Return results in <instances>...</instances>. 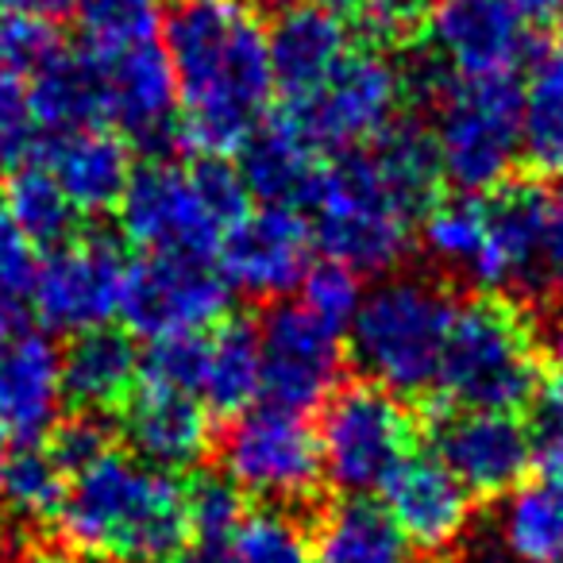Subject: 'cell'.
<instances>
[{
  "instance_id": "d4e9b609",
  "label": "cell",
  "mask_w": 563,
  "mask_h": 563,
  "mask_svg": "<svg viewBox=\"0 0 563 563\" xmlns=\"http://www.w3.org/2000/svg\"><path fill=\"white\" fill-rule=\"evenodd\" d=\"M240 170L247 197H255L263 209H290L301 212L313 205L321 186V151H313L286 120L263 124L240 151Z\"/></svg>"
},
{
  "instance_id": "f907efd6",
  "label": "cell",
  "mask_w": 563,
  "mask_h": 563,
  "mask_svg": "<svg viewBox=\"0 0 563 563\" xmlns=\"http://www.w3.org/2000/svg\"><path fill=\"white\" fill-rule=\"evenodd\" d=\"M548 355L555 360V367L563 371V313L552 321V329H548Z\"/></svg>"
},
{
  "instance_id": "44dd1931",
  "label": "cell",
  "mask_w": 563,
  "mask_h": 563,
  "mask_svg": "<svg viewBox=\"0 0 563 563\" xmlns=\"http://www.w3.org/2000/svg\"><path fill=\"white\" fill-rule=\"evenodd\" d=\"M355 24L329 0H286L266 24L274 93L294 104L309 97L355 51Z\"/></svg>"
},
{
  "instance_id": "11a10c76",
  "label": "cell",
  "mask_w": 563,
  "mask_h": 563,
  "mask_svg": "<svg viewBox=\"0 0 563 563\" xmlns=\"http://www.w3.org/2000/svg\"><path fill=\"white\" fill-rule=\"evenodd\" d=\"M555 201H560V205H563V181H560V194H555Z\"/></svg>"
},
{
  "instance_id": "8992f818",
  "label": "cell",
  "mask_w": 563,
  "mask_h": 563,
  "mask_svg": "<svg viewBox=\"0 0 563 563\" xmlns=\"http://www.w3.org/2000/svg\"><path fill=\"white\" fill-rule=\"evenodd\" d=\"M437 386L452 409L521 413L544 386L532 321L506 298H471L455 309Z\"/></svg>"
},
{
  "instance_id": "3957f363",
  "label": "cell",
  "mask_w": 563,
  "mask_h": 563,
  "mask_svg": "<svg viewBox=\"0 0 563 563\" xmlns=\"http://www.w3.org/2000/svg\"><path fill=\"white\" fill-rule=\"evenodd\" d=\"M247 201V186L228 158H151L135 166L117 212L124 235L143 255L212 258L251 212Z\"/></svg>"
},
{
  "instance_id": "5bb4252c",
  "label": "cell",
  "mask_w": 563,
  "mask_h": 563,
  "mask_svg": "<svg viewBox=\"0 0 563 563\" xmlns=\"http://www.w3.org/2000/svg\"><path fill=\"white\" fill-rule=\"evenodd\" d=\"M63 352L16 306H0V440L43 444L63 413Z\"/></svg>"
},
{
  "instance_id": "d6986e66",
  "label": "cell",
  "mask_w": 563,
  "mask_h": 563,
  "mask_svg": "<svg viewBox=\"0 0 563 563\" xmlns=\"http://www.w3.org/2000/svg\"><path fill=\"white\" fill-rule=\"evenodd\" d=\"M378 506L417 552H455L467 540L475 498L437 455H409L378 490Z\"/></svg>"
},
{
  "instance_id": "8d00e7d4",
  "label": "cell",
  "mask_w": 563,
  "mask_h": 563,
  "mask_svg": "<svg viewBox=\"0 0 563 563\" xmlns=\"http://www.w3.org/2000/svg\"><path fill=\"white\" fill-rule=\"evenodd\" d=\"M232 563H313L309 555V537L301 525L282 509H263L247 514L243 529L228 544Z\"/></svg>"
},
{
  "instance_id": "f6af8a7d",
  "label": "cell",
  "mask_w": 563,
  "mask_h": 563,
  "mask_svg": "<svg viewBox=\"0 0 563 563\" xmlns=\"http://www.w3.org/2000/svg\"><path fill=\"white\" fill-rule=\"evenodd\" d=\"M452 563H517V560L498 544V537L483 532V537L463 540V544L455 548V560Z\"/></svg>"
},
{
  "instance_id": "d6a6232c",
  "label": "cell",
  "mask_w": 563,
  "mask_h": 563,
  "mask_svg": "<svg viewBox=\"0 0 563 563\" xmlns=\"http://www.w3.org/2000/svg\"><path fill=\"white\" fill-rule=\"evenodd\" d=\"M4 475V506L20 521H55L58 506L66 498L70 475L55 460L47 444H24L12 448V455L0 463Z\"/></svg>"
},
{
  "instance_id": "4dcf8cb0",
  "label": "cell",
  "mask_w": 563,
  "mask_h": 563,
  "mask_svg": "<svg viewBox=\"0 0 563 563\" xmlns=\"http://www.w3.org/2000/svg\"><path fill=\"white\" fill-rule=\"evenodd\" d=\"M486 235H490V205L475 194L437 197L417 224V243L424 255L467 282L486 251Z\"/></svg>"
},
{
  "instance_id": "1f68e13d",
  "label": "cell",
  "mask_w": 563,
  "mask_h": 563,
  "mask_svg": "<svg viewBox=\"0 0 563 563\" xmlns=\"http://www.w3.org/2000/svg\"><path fill=\"white\" fill-rule=\"evenodd\" d=\"M0 209L9 212L12 224L35 243V247H63L74 240V224H78V212L66 201L63 186L55 181V174L43 163H24L20 170L9 174V186H4V205Z\"/></svg>"
},
{
  "instance_id": "681fc988",
  "label": "cell",
  "mask_w": 563,
  "mask_h": 563,
  "mask_svg": "<svg viewBox=\"0 0 563 563\" xmlns=\"http://www.w3.org/2000/svg\"><path fill=\"white\" fill-rule=\"evenodd\" d=\"M74 0H16V9H27V12H40V16H55V12L70 9Z\"/></svg>"
},
{
  "instance_id": "ffe728a7",
  "label": "cell",
  "mask_w": 563,
  "mask_h": 563,
  "mask_svg": "<svg viewBox=\"0 0 563 563\" xmlns=\"http://www.w3.org/2000/svg\"><path fill=\"white\" fill-rule=\"evenodd\" d=\"M486 205H490V235L471 282L490 298L514 294L525 301H540V251L552 217V197L540 194L537 186L506 181L501 189L486 194Z\"/></svg>"
},
{
  "instance_id": "4316f807",
  "label": "cell",
  "mask_w": 563,
  "mask_h": 563,
  "mask_svg": "<svg viewBox=\"0 0 563 563\" xmlns=\"http://www.w3.org/2000/svg\"><path fill=\"white\" fill-rule=\"evenodd\" d=\"M263 394V360L258 336L251 324L224 321L205 332V371H201V406L209 413L240 417L243 409L258 406Z\"/></svg>"
},
{
  "instance_id": "ab89813d",
  "label": "cell",
  "mask_w": 563,
  "mask_h": 563,
  "mask_svg": "<svg viewBox=\"0 0 563 563\" xmlns=\"http://www.w3.org/2000/svg\"><path fill=\"white\" fill-rule=\"evenodd\" d=\"M40 132L43 128L40 117H35L27 81L0 70V174H12L27 163Z\"/></svg>"
},
{
  "instance_id": "8fae6325",
  "label": "cell",
  "mask_w": 563,
  "mask_h": 563,
  "mask_svg": "<svg viewBox=\"0 0 563 563\" xmlns=\"http://www.w3.org/2000/svg\"><path fill=\"white\" fill-rule=\"evenodd\" d=\"M232 290L212 258L143 255L128 263L120 317L143 340L205 336L228 321Z\"/></svg>"
},
{
  "instance_id": "2e32d148",
  "label": "cell",
  "mask_w": 563,
  "mask_h": 563,
  "mask_svg": "<svg viewBox=\"0 0 563 563\" xmlns=\"http://www.w3.org/2000/svg\"><path fill=\"white\" fill-rule=\"evenodd\" d=\"M437 460L460 478L471 498H506L537 467L532 432L521 413L490 409H448L432 424Z\"/></svg>"
},
{
  "instance_id": "ba28073f",
  "label": "cell",
  "mask_w": 563,
  "mask_h": 563,
  "mask_svg": "<svg viewBox=\"0 0 563 563\" xmlns=\"http://www.w3.org/2000/svg\"><path fill=\"white\" fill-rule=\"evenodd\" d=\"M317 444H321V467L336 490L347 498H367L386 486V478L413 455L417 424L406 401L371 386L363 378L340 386L324 401Z\"/></svg>"
},
{
  "instance_id": "7a4b0ae2",
  "label": "cell",
  "mask_w": 563,
  "mask_h": 563,
  "mask_svg": "<svg viewBox=\"0 0 563 563\" xmlns=\"http://www.w3.org/2000/svg\"><path fill=\"white\" fill-rule=\"evenodd\" d=\"M55 525L66 552L86 560L166 563L189 540L186 486L170 471L112 448L70 475Z\"/></svg>"
},
{
  "instance_id": "f546056e",
  "label": "cell",
  "mask_w": 563,
  "mask_h": 563,
  "mask_svg": "<svg viewBox=\"0 0 563 563\" xmlns=\"http://www.w3.org/2000/svg\"><path fill=\"white\" fill-rule=\"evenodd\" d=\"M27 89H32L40 128H47L51 135L104 124L101 78H97V63L89 51L66 47L47 70L27 81Z\"/></svg>"
},
{
  "instance_id": "cb8c5ba5",
  "label": "cell",
  "mask_w": 563,
  "mask_h": 563,
  "mask_svg": "<svg viewBox=\"0 0 563 563\" xmlns=\"http://www.w3.org/2000/svg\"><path fill=\"white\" fill-rule=\"evenodd\" d=\"M140 363L135 340L112 324L70 336L63 352V398L81 417L120 413L140 390Z\"/></svg>"
},
{
  "instance_id": "277c9868",
  "label": "cell",
  "mask_w": 563,
  "mask_h": 563,
  "mask_svg": "<svg viewBox=\"0 0 563 563\" xmlns=\"http://www.w3.org/2000/svg\"><path fill=\"white\" fill-rule=\"evenodd\" d=\"M455 309L460 301L452 290L424 274H386L378 286H371L347 329V352L363 383L383 386L394 398L432 390Z\"/></svg>"
},
{
  "instance_id": "7dc6e473",
  "label": "cell",
  "mask_w": 563,
  "mask_h": 563,
  "mask_svg": "<svg viewBox=\"0 0 563 563\" xmlns=\"http://www.w3.org/2000/svg\"><path fill=\"white\" fill-rule=\"evenodd\" d=\"M166 563H232V560H228V548H201V544H194V548H181V552L170 555Z\"/></svg>"
},
{
  "instance_id": "ac0fdd59",
  "label": "cell",
  "mask_w": 563,
  "mask_h": 563,
  "mask_svg": "<svg viewBox=\"0 0 563 563\" xmlns=\"http://www.w3.org/2000/svg\"><path fill=\"white\" fill-rule=\"evenodd\" d=\"M89 51V47H86ZM101 78L104 120L124 140L166 147L178 135V81L163 43H132L120 51H89Z\"/></svg>"
},
{
  "instance_id": "7c38bea8",
  "label": "cell",
  "mask_w": 563,
  "mask_h": 563,
  "mask_svg": "<svg viewBox=\"0 0 563 563\" xmlns=\"http://www.w3.org/2000/svg\"><path fill=\"white\" fill-rule=\"evenodd\" d=\"M263 360V398L271 406L309 413L340 390L344 332L317 321L301 301H278L255 324Z\"/></svg>"
},
{
  "instance_id": "7bdbcfd3",
  "label": "cell",
  "mask_w": 563,
  "mask_h": 563,
  "mask_svg": "<svg viewBox=\"0 0 563 563\" xmlns=\"http://www.w3.org/2000/svg\"><path fill=\"white\" fill-rule=\"evenodd\" d=\"M51 452H55V460L63 463L66 475H78V471H86L89 463H97L104 452H112V437L109 429H104L97 417H74V421L58 424L55 437H51Z\"/></svg>"
},
{
  "instance_id": "bcb514c9",
  "label": "cell",
  "mask_w": 563,
  "mask_h": 563,
  "mask_svg": "<svg viewBox=\"0 0 563 563\" xmlns=\"http://www.w3.org/2000/svg\"><path fill=\"white\" fill-rule=\"evenodd\" d=\"M514 9L521 12L529 24H548V20H563V0H514Z\"/></svg>"
},
{
  "instance_id": "e575fe53",
  "label": "cell",
  "mask_w": 563,
  "mask_h": 563,
  "mask_svg": "<svg viewBox=\"0 0 563 563\" xmlns=\"http://www.w3.org/2000/svg\"><path fill=\"white\" fill-rule=\"evenodd\" d=\"M66 51L55 20L27 9L0 12V70L32 81Z\"/></svg>"
},
{
  "instance_id": "83f0119b",
  "label": "cell",
  "mask_w": 563,
  "mask_h": 563,
  "mask_svg": "<svg viewBox=\"0 0 563 563\" xmlns=\"http://www.w3.org/2000/svg\"><path fill=\"white\" fill-rule=\"evenodd\" d=\"M494 537L517 563H563V478L540 475L506 494Z\"/></svg>"
},
{
  "instance_id": "4fadbf2b",
  "label": "cell",
  "mask_w": 563,
  "mask_h": 563,
  "mask_svg": "<svg viewBox=\"0 0 563 563\" xmlns=\"http://www.w3.org/2000/svg\"><path fill=\"white\" fill-rule=\"evenodd\" d=\"M128 263L109 235H74L70 243L40 258V274L32 286V309L43 332H81L104 329L120 313Z\"/></svg>"
},
{
  "instance_id": "52a82bcc",
  "label": "cell",
  "mask_w": 563,
  "mask_h": 563,
  "mask_svg": "<svg viewBox=\"0 0 563 563\" xmlns=\"http://www.w3.org/2000/svg\"><path fill=\"white\" fill-rule=\"evenodd\" d=\"M432 143L440 174L455 194L501 189L521 158V81L517 74L448 78L432 97Z\"/></svg>"
},
{
  "instance_id": "30bf717a",
  "label": "cell",
  "mask_w": 563,
  "mask_h": 563,
  "mask_svg": "<svg viewBox=\"0 0 563 563\" xmlns=\"http://www.w3.org/2000/svg\"><path fill=\"white\" fill-rule=\"evenodd\" d=\"M406 101V74L378 47H355L321 86L286 104L282 120L321 155H347L375 143Z\"/></svg>"
},
{
  "instance_id": "7402d4cb",
  "label": "cell",
  "mask_w": 563,
  "mask_h": 563,
  "mask_svg": "<svg viewBox=\"0 0 563 563\" xmlns=\"http://www.w3.org/2000/svg\"><path fill=\"white\" fill-rule=\"evenodd\" d=\"M120 432L135 460L170 475L197 467L212 444L209 409L189 394L155 390V386H140L120 409Z\"/></svg>"
},
{
  "instance_id": "f35d334b",
  "label": "cell",
  "mask_w": 563,
  "mask_h": 563,
  "mask_svg": "<svg viewBox=\"0 0 563 563\" xmlns=\"http://www.w3.org/2000/svg\"><path fill=\"white\" fill-rule=\"evenodd\" d=\"M201 371H205V336L155 340V344L143 352L140 386H155V390L197 398V394H201Z\"/></svg>"
},
{
  "instance_id": "836d02e7",
  "label": "cell",
  "mask_w": 563,
  "mask_h": 563,
  "mask_svg": "<svg viewBox=\"0 0 563 563\" xmlns=\"http://www.w3.org/2000/svg\"><path fill=\"white\" fill-rule=\"evenodd\" d=\"M70 9L89 51H120L158 32V0H74Z\"/></svg>"
},
{
  "instance_id": "e0dca14e",
  "label": "cell",
  "mask_w": 563,
  "mask_h": 563,
  "mask_svg": "<svg viewBox=\"0 0 563 563\" xmlns=\"http://www.w3.org/2000/svg\"><path fill=\"white\" fill-rule=\"evenodd\" d=\"M313 232L290 209H255L224 235L217 266L228 290L255 301H282L313 271Z\"/></svg>"
},
{
  "instance_id": "6da1fadb",
  "label": "cell",
  "mask_w": 563,
  "mask_h": 563,
  "mask_svg": "<svg viewBox=\"0 0 563 563\" xmlns=\"http://www.w3.org/2000/svg\"><path fill=\"white\" fill-rule=\"evenodd\" d=\"M163 51L178 81V135L205 158H232L274 97L266 24L243 0H174Z\"/></svg>"
},
{
  "instance_id": "60d3db41",
  "label": "cell",
  "mask_w": 563,
  "mask_h": 563,
  "mask_svg": "<svg viewBox=\"0 0 563 563\" xmlns=\"http://www.w3.org/2000/svg\"><path fill=\"white\" fill-rule=\"evenodd\" d=\"M35 274H40V255L35 243L12 224V217L0 209V306H16L32 298Z\"/></svg>"
},
{
  "instance_id": "b9f144b4",
  "label": "cell",
  "mask_w": 563,
  "mask_h": 563,
  "mask_svg": "<svg viewBox=\"0 0 563 563\" xmlns=\"http://www.w3.org/2000/svg\"><path fill=\"white\" fill-rule=\"evenodd\" d=\"M532 452L537 467L552 478H563V375L544 378L540 394L532 398Z\"/></svg>"
},
{
  "instance_id": "f1b7e54d",
  "label": "cell",
  "mask_w": 563,
  "mask_h": 563,
  "mask_svg": "<svg viewBox=\"0 0 563 563\" xmlns=\"http://www.w3.org/2000/svg\"><path fill=\"white\" fill-rule=\"evenodd\" d=\"M521 158L563 178V43L540 47L521 81Z\"/></svg>"
},
{
  "instance_id": "5b68a950",
  "label": "cell",
  "mask_w": 563,
  "mask_h": 563,
  "mask_svg": "<svg viewBox=\"0 0 563 563\" xmlns=\"http://www.w3.org/2000/svg\"><path fill=\"white\" fill-rule=\"evenodd\" d=\"M309 232L329 263L363 274H390L417 240L421 212L394 189L367 147L324 163L309 205Z\"/></svg>"
},
{
  "instance_id": "d590c367",
  "label": "cell",
  "mask_w": 563,
  "mask_h": 563,
  "mask_svg": "<svg viewBox=\"0 0 563 563\" xmlns=\"http://www.w3.org/2000/svg\"><path fill=\"white\" fill-rule=\"evenodd\" d=\"M186 521L201 548H228L247 521L243 494L224 475H197L186 486Z\"/></svg>"
},
{
  "instance_id": "603a6c76",
  "label": "cell",
  "mask_w": 563,
  "mask_h": 563,
  "mask_svg": "<svg viewBox=\"0 0 563 563\" xmlns=\"http://www.w3.org/2000/svg\"><path fill=\"white\" fill-rule=\"evenodd\" d=\"M47 166L63 186L66 201L78 217H104L117 212L135 174L128 140L109 124L78 128V132L55 135L47 147Z\"/></svg>"
},
{
  "instance_id": "db71d44e",
  "label": "cell",
  "mask_w": 563,
  "mask_h": 563,
  "mask_svg": "<svg viewBox=\"0 0 563 563\" xmlns=\"http://www.w3.org/2000/svg\"><path fill=\"white\" fill-rule=\"evenodd\" d=\"M0 9L9 12V9H16V0H0Z\"/></svg>"
},
{
  "instance_id": "c3c4849f",
  "label": "cell",
  "mask_w": 563,
  "mask_h": 563,
  "mask_svg": "<svg viewBox=\"0 0 563 563\" xmlns=\"http://www.w3.org/2000/svg\"><path fill=\"white\" fill-rule=\"evenodd\" d=\"M24 563H81L74 552H66V548H40V552H27Z\"/></svg>"
},
{
  "instance_id": "816d5d0a",
  "label": "cell",
  "mask_w": 563,
  "mask_h": 563,
  "mask_svg": "<svg viewBox=\"0 0 563 563\" xmlns=\"http://www.w3.org/2000/svg\"><path fill=\"white\" fill-rule=\"evenodd\" d=\"M4 463V460H0ZM4 517H9V506H4V475H0V525H4Z\"/></svg>"
},
{
  "instance_id": "ee69618b",
  "label": "cell",
  "mask_w": 563,
  "mask_h": 563,
  "mask_svg": "<svg viewBox=\"0 0 563 563\" xmlns=\"http://www.w3.org/2000/svg\"><path fill=\"white\" fill-rule=\"evenodd\" d=\"M563 298V205L552 197L544 251H540V301Z\"/></svg>"
},
{
  "instance_id": "74e56055",
  "label": "cell",
  "mask_w": 563,
  "mask_h": 563,
  "mask_svg": "<svg viewBox=\"0 0 563 563\" xmlns=\"http://www.w3.org/2000/svg\"><path fill=\"white\" fill-rule=\"evenodd\" d=\"M363 298H367V290H363L360 274L347 271V266H340V263H329V258H324V263H313V271H309L306 282H301V306H306L317 321H324L336 332L352 329Z\"/></svg>"
},
{
  "instance_id": "9a60e30c",
  "label": "cell",
  "mask_w": 563,
  "mask_h": 563,
  "mask_svg": "<svg viewBox=\"0 0 563 563\" xmlns=\"http://www.w3.org/2000/svg\"><path fill=\"white\" fill-rule=\"evenodd\" d=\"M421 35L424 51L455 78L517 74L532 51L529 20L514 0H432Z\"/></svg>"
},
{
  "instance_id": "f5cc1de1",
  "label": "cell",
  "mask_w": 563,
  "mask_h": 563,
  "mask_svg": "<svg viewBox=\"0 0 563 563\" xmlns=\"http://www.w3.org/2000/svg\"><path fill=\"white\" fill-rule=\"evenodd\" d=\"M0 563H24V555H16V552H0Z\"/></svg>"
},
{
  "instance_id": "9c48e42d",
  "label": "cell",
  "mask_w": 563,
  "mask_h": 563,
  "mask_svg": "<svg viewBox=\"0 0 563 563\" xmlns=\"http://www.w3.org/2000/svg\"><path fill=\"white\" fill-rule=\"evenodd\" d=\"M220 475L243 498L266 501V509L306 506L324 483L317 429L306 413L282 406H251L220 437Z\"/></svg>"
},
{
  "instance_id": "484cf974",
  "label": "cell",
  "mask_w": 563,
  "mask_h": 563,
  "mask_svg": "<svg viewBox=\"0 0 563 563\" xmlns=\"http://www.w3.org/2000/svg\"><path fill=\"white\" fill-rule=\"evenodd\" d=\"M309 555L313 563H406V540L378 501L344 498L317 517Z\"/></svg>"
}]
</instances>
